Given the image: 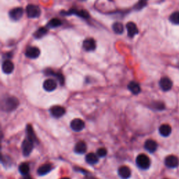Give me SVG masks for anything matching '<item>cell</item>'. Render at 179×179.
Here are the masks:
<instances>
[{"label":"cell","mask_w":179,"mask_h":179,"mask_svg":"<svg viewBox=\"0 0 179 179\" xmlns=\"http://www.w3.org/2000/svg\"><path fill=\"white\" fill-rule=\"evenodd\" d=\"M19 105V101L15 97H7L2 102V108L5 111H12Z\"/></svg>","instance_id":"1"},{"label":"cell","mask_w":179,"mask_h":179,"mask_svg":"<svg viewBox=\"0 0 179 179\" xmlns=\"http://www.w3.org/2000/svg\"><path fill=\"white\" fill-rule=\"evenodd\" d=\"M137 165L139 168L142 169H147L150 166V159L145 154H140L136 159Z\"/></svg>","instance_id":"2"},{"label":"cell","mask_w":179,"mask_h":179,"mask_svg":"<svg viewBox=\"0 0 179 179\" xmlns=\"http://www.w3.org/2000/svg\"><path fill=\"white\" fill-rule=\"evenodd\" d=\"M26 14L30 18H38L41 15V8L36 5L29 4L26 7Z\"/></svg>","instance_id":"3"},{"label":"cell","mask_w":179,"mask_h":179,"mask_svg":"<svg viewBox=\"0 0 179 179\" xmlns=\"http://www.w3.org/2000/svg\"><path fill=\"white\" fill-rule=\"evenodd\" d=\"M62 14H63L62 15H76L81 18H85V19H87V18H90V15L88 14V12L86 10H82V9L78 10V9L76 8H71L69 11L62 12Z\"/></svg>","instance_id":"4"},{"label":"cell","mask_w":179,"mask_h":179,"mask_svg":"<svg viewBox=\"0 0 179 179\" xmlns=\"http://www.w3.org/2000/svg\"><path fill=\"white\" fill-rule=\"evenodd\" d=\"M34 148V142L29 139L25 140L23 144H22V150H23V154L25 156H28L32 153Z\"/></svg>","instance_id":"5"},{"label":"cell","mask_w":179,"mask_h":179,"mask_svg":"<svg viewBox=\"0 0 179 179\" xmlns=\"http://www.w3.org/2000/svg\"><path fill=\"white\" fill-rule=\"evenodd\" d=\"M23 9L21 7L14 8L9 11V17L11 20L17 21L19 20L23 15Z\"/></svg>","instance_id":"6"},{"label":"cell","mask_w":179,"mask_h":179,"mask_svg":"<svg viewBox=\"0 0 179 179\" xmlns=\"http://www.w3.org/2000/svg\"><path fill=\"white\" fill-rule=\"evenodd\" d=\"M165 164L169 168L177 167L179 165V159L175 155H169L165 159Z\"/></svg>","instance_id":"7"},{"label":"cell","mask_w":179,"mask_h":179,"mask_svg":"<svg viewBox=\"0 0 179 179\" xmlns=\"http://www.w3.org/2000/svg\"><path fill=\"white\" fill-rule=\"evenodd\" d=\"M83 48L86 51H93L96 49V42L92 38H87L83 41Z\"/></svg>","instance_id":"8"},{"label":"cell","mask_w":179,"mask_h":179,"mask_svg":"<svg viewBox=\"0 0 179 179\" xmlns=\"http://www.w3.org/2000/svg\"><path fill=\"white\" fill-rule=\"evenodd\" d=\"M72 130L75 131H80L83 130L85 127V122L81 119L76 118L71 122L70 124Z\"/></svg>","instance_id":"9"},{"label":"cell","mask_w":179,"mask_h":179,"mask_svg":"<svg viewBox=\"0 0 179 179\" xmlns=\"http://www.w3.org/2000/svg\"><path fill=\"white\" fill-rule=\"evenodd\" d=\"M25 55L30 59H36L40 55V50L36 47L30 46L26 49Z\"/></svg>","instance_id":"10"},{"label":"cell","mask_w":179,"mask_h":179,"mask_svg":"<svg viewBox=\"0 0 179 179\" xmlns=\"http://www.w3.org/2000/svg\"><path fill=\"white\" fill-rule=\"evenodd\" d=\"M50 111H51V114L53 117H55L56 118H61L62 116H63L66 113L65 109L60 106H53L51 110H50Z\"/></svg>","instance_id":"11"},{"label":"cell","mask_w":179,"mask_h":179,"mask_svg":"<svg viewBox=\"0 0 179 179\" xmlns=\"http://www.w3.org/2000/svg\"><path fill=\"white\" fill-rule=\"evenodd\" d=\"M43 87L47 92H52L57 88V82L54 79H47L43 83Z\"/></svg>","instance_id":"12"},{"label":"cell","mask_w":179,"mask_h":179,"mask_svg":"<svg viewBox=\"0 0 179 179\" xmlns=\"http://www.w3.org/2000/svg\"><path fill=\"white\" fill-rule=\"evenodd\" d=\"M173 86L172 81L167 77H164L159 81V86L164 91H169L171 89Z\"/></svg>","instance_id":"13"},{"label":"cell","mask_w":179,"mask_h":179,"mask_svg":"<svg viewBox=\"0 0 179 179\" xmlns=\"http://www.w3.org/2000/svg\"><path fill=\"white\" fill-rule=\"evenodd\" d=\"M44 73L47 75V76H51L55 77L59 82V83H60V85H63L64 83V78L63 76V75H62L61 73L53 71L51 69H47V70H46V71H44Z\"/></svg>","instance_id":"14"},{"label":"cell","mask_w":179,"mask_h":179,"mask_svg":"<svg viewBox=\"0 0 179 179\" xmlns=\"http://www.w3.org/2000/svg\"><path fill=\"white\" fill-rule=\"evenodd\" d=\"M126 28L127 30V34L128 36L132 38L135 35H137L139 32V30H138V28L136 25V24L132 23V22H129L126 25Z\"/></svg>","instance_id":"15"},{"label":"cell","mask_w":179,"mask_h":179,"mask_svg":"<svg viewBox=\"0 0 179 179\" xmlns=\"http://www.w3.org/2000/svg\"><path fill=\"white\" fill-rule=\"evenodd\" d=\"M2 71H4V73L9 74H11L12 72L14 71V64L11 61L8 60V59H7V60H5L2 63Z\"/></svg>","instance_id":"16"},{"label":"cell","mask_w":179,"mask_h":179,"mask_svg":"<svg viewBox=\"0 0 179 179\" xmlns=\"http://www.w3.org/2000/svg\"><path fill=\"white\" fill-rule=\"evenodd\" d=\"M118 175L122 179H127L131 176L130 169L127 166H120L118 169Z\"/></svg>","instance_id":"17"},{"label":"cell","mask_w":179,"mask_h":179,"mask_svg":"<svg viewBox=\"0 0 179 179\" xmlns=\"http://www.w3.org/2000/svg\"><path fill=\"white\" fill-rule=\"evenodd\" d=\"M144 148H145L146 150H147L148 152L153 153L158 148V143L154 140L148 139L144 143Z\"/></svg>","instance_id":"18"},{"label":"cell","mask_w":179,"mask_h":179,"mask_svg":"<svg viewBox=\"0 0 179 179\" xmlns=\"http://www.w3.org/2000/svg\"><path fill=\"white\" fill-rule=\"evenodd\" d=\"M87 150V145L84 141H78L74 147V151L78 154H83Z\"/></svg>","instance_id":"19"},{"label":"cell","mask_w":179,"mask_h":179,"mask_svg":"<svg viewBox=\"0 0 179 179\" xmlns=\"http://www.w3.org/2000/svg\"><path fill=\"white\" fill-rule=\"evenodd\" d=\"M128 89L134 95H138L141 92V87L139 84L135 82V81H131V82L129 83Z\"/></svg>","instance_id":"20"},{"label":"cell","mask_w":179,"mask_h":179,"mask_svg":"<svg viewBox=\"0 0 179 179\" xmlns=\"http://www.w3.org/2000/svg\"><path fill=\"white\" fill-rule=\"evenodd\" d=\"M159 132L163 137H168L171 133V127L167 124L162 125L159 128Z\"/></svg>","instance_id":"21"},{"label":"cell","mask_w":179,"mask_h":179,"mask_svg":"<svg viewBox=\"0 0 179 179\" xmlns=\"http://www.w3.org/2000/svg\"><path fill=\"white\" fill-rule=\"evenodd\" d=\"M52 165L51 164H44L40 166L37 170V174L39 176L46 175L52 170Z\"/></svg>","instance_id":"22"},{"label":"cell","mask_w":179,"mask_h":179,"mask_svg":"<svg viewBox=\"0 0 179 179\" xmlns=\"http://www.w3.org/2000/svg\"><path fill=\"white\" fill-rule=\"evenodd\" d=\"M86 162L90 165H95L96 163L98 162V157L95 153H88L86 157Z\"/></svg>","instance_id":"23"},{"label":"cell","mask_w":179,"mask_h":179,"mask_svg":"<svg viewBox=\"0 0 179 179\" xmlns=\"http://www.w3.org/2000/svg\"><path fill=\"white\" fill-rule=\"evenodd\" d=\"M112 29L115 34H121L124 32V26L121 23L119 22H116V23L113 24Z\"/></svg>","instance_id":"24"},{"label":"cell","mask_w":179,"mask_h":179,"mask_svg":"<svg viewBox=\"0 0 179 179\" xmlns=\"http://www.w3.org/2000/svg\"><path fill=\"white\" fill-rule=\"evenodd\" d=\"M62 22L58 18H53L52 20H50L48 24H47L46 27L49 28H55L61 26Z\"/></svg>","instance_id":"25"},{"label":"cell","mask_w":179,"mask_h":179,"mask_svg":"<svg viewBox=\"0 0 179 179\" xmlns=\"http://www.w3.org/2000/svg\"><path fill=\"white\" fill-rule=\"evenodd\" d=\"M48 32V30L46 27H40L39 29L36 31V32L34 34V36L36 39H41L42 38L43 36H45Z\"/></svg>","instance_id":"26"},{"label":"cell","mask_w":179,"mask_h":179,"mask_svg":"<svg viewBox=\"0 0 179 179\" xmlns=\"http://www.w3.org/2000/svg\"><path fill=\"white\" fill-rule=\"evenodd\" d=\"M27 139L32 141L34 143V141H36V138L34 132L33 131V129L30 125H27Z\"/></svg>","instance_id":"27"},{"label":"cell","mask_w":179,"mask_h":179,"mask_svg":"<svg viewBox=\"0 0 179 179\" xmlns=\"http://www.w3.org/2000/svg\"><path fill=\"white\" fill-rule=\"evenodd\" d=\"M19 171L22 175L27 176L30 172V166L27 163H22L19 166Z\"/></svg>","instance_id":"28"},{"label":"cell","mask_w":179,"mask_h":179,"mask_svg":"<svg viewBox=\"0 0 179 179\" xmlns=\"http://www.w3.org/2000/svg\"><path fill=\"white\" fill-rule=\"evenodd\" d=\"M170 21L174 24L179 25V12H175L170 16Z\"/></svg>","instance_id":"29"},{"label":"cell","mask_w":179,"mask_h":179,"mask_svg":"<svg viewBox=\"0 0 179 179\" xmlns=\"http://www.w3.org/2000/svg\"><path fill=\"white\" fill-rule=\"evenodd\" d=\"M106 154H107V150H106V149H105L104 148H99L97 151V156L100 157V158H103V157L106 155Z\"/></svg>","instance_id":"30"},{"label":"cell","mask_w":179,"mask_h":179,"mask_svg":"<svg viewBox=\"0 0 179 179\" xmlns=\"http://www.w3.org/2000/svg\"><path fill=\"white\" fill-rule=\"evenodd\" d=\"M153 106L154 109H155L157 110H163L165 109V105L164 103L159 102H154L153 103Z\"/></svg>","instance_id":"31"},{"label":"cell","mask_w":179,"mask_h":179,"mask_svg":"<svg viewBox=\"0 0 179 179\" xmlns=\"http://www.w3.org/2000/svg\"><path fill=\"white\" fill-rule=\"evenodd\" d=\"M23 179H32V178H31L30 176H25L24 178H23Z\"/></svg>","instance_id":"32"},{"label":"cell","mask_w":179,"mask_h":179,"mask_svg":"<svg viewBox=\"0 0 179 179\" xmlns=\"http://www.w3.org/2000/svg\"><path fill=\"white\" fill-rule=\"evenodd\" d=\"M140 1H141V2H145V3H146V2H147V0H140Z\"/></svg>","instance_id":"33"},{"label":"cell","mask_w":179,"mask_h":179,"mask_svg":"<svg viewBox=\"0 0 179 179\" xmlns=\"http://www.w3.org/2000/svg\"><path fill=\"white\" fill-rule=\"evenodd\" d=\"M61 179H70V178H67V177H66V178H61Z\"/></svg>","instance_id":"34"},{"label":"cell","mask_w":179,"mask_h":179,"mask_svg":"<svg viewBox=\"0 0 179 179\" xmlns=\"http://www.w3.org/2000/svg\"><path fill=\"white\" fill-rule=\"evenodd\" d=\"M80 1H85V0H80Z\"/></svg>","instance_id":"35"}]
</instances>
